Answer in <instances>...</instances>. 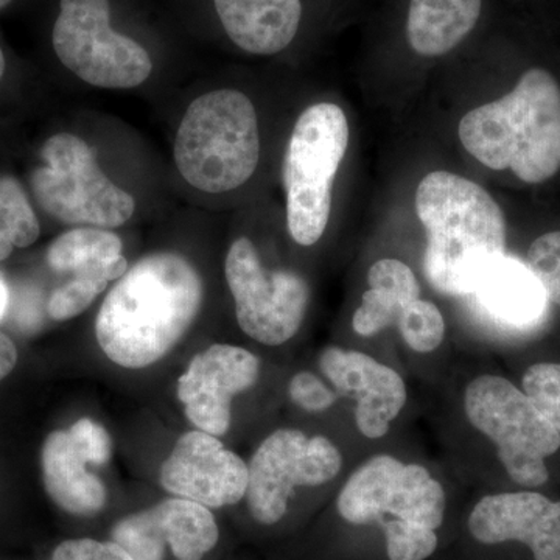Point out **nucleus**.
<instances>
[{
  "mask_svg": "<svg viewBox=\"0 0 560 560\" xmlns=\"http://www.w3.org/2000/svg\"><path fill=\"white\" fill-rule=\"evenodd\" d=\"M441 386L438 438L444 463L463 485L474 488L486 463L517 489L550 481L548 460L560 451V434L517 383L477 366L469 353L447 366Z\"/></svg>",
  "mask_w": 560,
  "mask_h": 560,
  "instance_id": "1",
  "label": "nucleus"
},
{
  "mask_svg": "<svg viewBox=\"0 0 560 560\" xmlns=\"http://www.w3.org/2000/svg\"><path fill=\"white\" fill-rule=\"evenodd\" d=\"M455 482L447 464L397 433L353 464L334 511L348 528L377 530L386 560H429L440 550Z\"/></svg>",
  "mask_w": 560,
  "mask_h": 560,
  "instance_id": "2",
  "label": "nucleus"
},
{
  "mask_svg": "<svg viewBox=\"0 0 560 560\" xmlns=\"http://www.w3.org/2000/svg\"><path fill=\"white\" fill-rule=\"evenodd\" d=\"M202 279L178 253L140 259L103 301L95 338L106 359L125 370H145L167 357L189 331L202 304Z\"/></svg>",
  "mask_w": 560,
  "mask_h": 560,
  "instance_id": "3",
  "label": "nucleus"
},
{
  "mask_svg": "<svg viewBox=\"0 0 560 560\" xmlns=\"http://www.w3.org/2000/svg\"><path fill=\"white\" fill-rule=\"evenodd\" d=\"M416 212L427 234L423 278L442 296L466 300L490 265L506 254L503 210L480 184L431 172L416 190Z\"/></svg>",
  "mask_w": 560,
  "mask_h": 560,
  "instance_id": "4",
  "label": "nucleus"
},
{
  "mask_svg": "<svg viewBox=\"0 0 560 560\" xmlns=\"http://www.w3.org/2000/svg\"><path fill=\"white\" fill-rule=\"evenodd\" d=\"M459 140L492 171H510L526 184H540L560 171V86L547 69L526 70L499 101L469 110Z\"/></svg>",
  "mask_w": 560,
  "mask_h": 560,
  "instance_id": "5",
  "label": "nucleus"
},
{
  "mask_svg": "<svg viewBox=\"0 0 560 560\" xmlns=\"http://www.w3.org/2000/svg\"><path fill=\"white\" fill-rule=\"evenodd\" d=\"M259 160V120L248 95L217 90L190 103L175 140L176 167L190 186L206 194L238 189Z\"/></svg>",
  "mask_w": 560,
  "mask_h": 560,
  "instance_id": "6",
  "label": "nucleus"
},
{
  "mask_svg": "<svg viewBox=\"0 0 560 560\" xmlns=\"http://www.w3.org/2000/svg\"><path fill=\"white\" fill-rule=\"evenodd\" d=\"M337 436L298 427L272 430L248 460L246 506L261 526H275L289 514L302 490L340 488L353 464L366 455Z\"/></svg>",
  "mask_w": 560,
  "mask_h": 560,
  "instance_id": "7",
  "label": "nucleus"
},
{
  "mask_svg": "<svg viewBox=\"0 0 560 560\" xmlns=\"http://www.w3.org/2000/svg\"><path fill=\"white\" fill-rule=\"evenodd\" d=\"M349 147V121L334 103H316L301 114L283 160L287 226L298 245L323 238L331 212V190Z\"/></svg>",
  "mask_w": 560,
  "mask_h": 560,
  "instance_id": "8",
  "label": "nucleus"
},
{
  "mask_svg": "<svg viewBox=\"0 0 560 560\" xmlns=\"http://www.w3.org/2000/svg\"><path fill=\"white\" fill-rule=\"evenodd\" d=\"M43 165L32 173L35 200L44 212L68 224L121 226L135 213V200L103 173L94 151L69 132L51 136L40 150Z\"/></svg>",
  "mask_w": 560,
  "mask_h": 560,
  "instance_id": "9",
  "label": "nucleus"
},
{
  "mask_svg": "<svg viewBox=\"0 0 560 560\" xmlns=\"http://www.w3.org/2000/svg\"><path fill=\"white\" fill-rule=\"evenodd\" d=\"M316 364L368 448L372 451L399 433L410 415L412 394L407 374L397 364L368 350L341 345L320 349Z\"/></svg>",
  "mask_w": 560,
  "mask_h": 560,
  "instance_id": "10",
  "label": "nucleus"
},
{
  "mask_svg": "<svg viewBox=\"0 0 560 560\" xmlns=\"http://www.w3.org/2000/svg\"><path fill=\"white\" fill-rule=\"evenodd\" d=\"M224 276L243 334L265 348H282L300 334L311 307V285L291 270L265 267L248 237L228 250Z\"/></svg>",
  "mask_w": 560,
  "mask_h": 560,
  "instance_id": "11",
  "label": "nucleus"
},
{
  "mask_svg": "<svg viewBox=\"0 0 560 560\" xmlns=\"http://www.w3.org/2000/svg\"><path fill=\"white\" fill-rule=\"evenodd\" d=\"M109 0H60L51 44L65 68L92 86L131 90L149 79L153 62L135 39L110 27Z\"/></svg>",
  "mask_w": 560,
  "mask_h": 560,
  "instance_id": "12",
  "label": "nucleus"
},
{
  "mask_svg": "<svg viewBox=\"0 0 560 560\" xmlns=\"http://www.w3.org/2000/svg\"><path fill=\"white\" fill-rule=\"evenodd\" d=\"M466 533L478 547L518 544L534 560H560V500L530 489L488 490L471 501Z\"/></svg>",
  "mask_w": 560,
  "mask_h": 560,
  "instance_id": "13",
  "label": "nucleus"
},
{
  "mask_svg": "<svg viewBox=\"0 0 560 560\" xmlns=\"http://www.w3.org/2000/svg\"><path fill=\"white\" fill-rule=\"evenodd\" d=\"M261 359L234 345H212L190 360L176 386L184 415L195 429L221 438L232 425V404L256 388Z\"/></svg>",
  "mask_w": 560,
  "mask_h": 560,
  "instance_id": "14",
  "label": "nucleus"
},
{
  "mask_svg": "<svg viewBox=\"0 0 560 560\" xmlns=\"http://www.w3.org/2000/svg\"><path fill=\"white\" fill-rule=\"evenodd\" d=\"M248 480V463L220 438L198 429L176 441L160 470V485L165 492L209 510L245 501Z\"/></svg>",
  "mask_w": 560,
  "mask_h": 560,
  "instance_id": "15",
  "label": "nucleus"
},
{
  "mask_svg": "<svg viewBox=\"0 0 560 560\" xmlns=\"http://www.w3.org/2000/svg\"><path fill=\"white\" fill-rule=\"evenodd\" d=\"M486 335L530 334L548 313L547 294L525 261L504 254L485 271L466 300Z\"/></svg>",
  "mask_w": 560,
  "mask_h": 560,
  "instance_id": "16",
  "label": "nucleus"
},
{
  "mask_svg": "<svg viewBox=\"0 0 560 560\" xmlns=\"http://www.w3.org/2000/svg\"><path fill=\"white\" fill-rule=\"evenodd\" d=\"M88 464L69 430L47 434L40 451L44 489L60 510L75 517H95L108 501V490Z\"/></svg>",
  "mask_w": 560,
  "mask_h": 560,
  "instance_id": "17",
  "label": "nucleus"
},
{
  "mask_svg": "<svg viewBox=\"0 0 560 560\" xmlns=\"http://www.w3.org/2000/svg\"><path fill=\"white\" fill-rule=\"evenodd\" d=\"M235 46L254 55H275L300 31L301 0H213Z\"/></svg>",
  "mask_w": 560,
  "mask_h": 560,
  "instance_id": "18",
  "label": "nucleus"
},
{
  "mask_svg": "<svg viewBox=\"0 0 560 560\" xmlns=\"http://www.w3.org/2000/svg\"><path fill=\"white\" fill-rule=\"evenodd\" d=\"M368 289L350 316V330L359 340H375L396 330L401 313L422 298V287L407 261L383 257L368 270Z\"/></svg>",
  "mask_w": 560,
  "mask_h": 560,
  "instance_id": "19",
  "label": "nucleus"
},
{
  "mask_svg": "<svg viewBox=\"0 0 560 560\" xmlns=\"http://www.w3.org/2000/svg\"><path fill=\"white\" fill-rule=\"evenodd\" d=\"M482 0H410L407 38L420 57H442L458 47L480 20Z\"/></svg>",
  "mask_w": 560,
  "mask_h": 560,
  "instance_id": "20",
  "label": "nucleus"
},
{
  "mask_svg": "<svg viewBox=\"0 0 560 560\" xmlns=\"http://www.w3.org/2000/svg\"><path fill=\"white\" fill-rule=\"evenodd\" d=\"M149 510L160 539L178 560H201L219 544L215 515L200 503L173 497Z\"/></svg>",
  "mask_w": 560,
  "mask_h": 560,
  "instance_id": "21",
  "label": "nucleus"
},
{
  "mask_svg": "<svg viewBox=\"0 0 560 560\" xmlns=\"http://www.w3.org/2000/svg\"><path fill=\"white\" fill-rule=\"evenodd\" d=\"M401 350L416 363H436L448 355V323L440 305L425 298L412 301L396 327Z\"/></svg>",
  "mask_w": 560,
  "mask_h": 560,
  "instance_id": "22",
  "label": "nucleus"
},
{
  "mask_svg": "<svg viewBox=\"0 0 560 560\" xmlns=\"http://www.w3.org/2000/svg\"><path fill=\"white\" fill-rule=\"evenodd\" d=\"M119 235L102 228L83 226L65 232L47 250V264L58 272H75L94 261L121 254Z\"/></svg>",
  "mask_w": 560,
  "mask_h": 560,
  "instance_id": "23",
  "label": "nucleus"
},
{
  "mask_svg": "<svg viewBox=\"0 0 560 560\" xmlns=\"http://www.w3.org/2000/svg\"><path fill=\"white\" fill-rule=\"evenodd\" d=\"M40 234L38 217L14 176H0V261L14 249L28 248Z\"/></svg>",
  "mask_w": 560,
  "mask_h": 560,
  "instance_id": "24",
  "label": "nucleus"
},
{
  "mask_svg": "<svg viewBox=\"0 0 560 560\" xmlns=\"http://www.w3.org/2000/svg\"><path fill=\"white\" fill-rule=\"evenodd\" d=\"M287 396L298 410L307 412V415L324 416L341 412L350 430L353 431L340 397L319 372L308 370L294 372L287 383Z\"/></svg>",
  "mask_w": 560,
  "mask_h": 560,
  "instance_id": "25",
  "label": "nucleus"
},
{
  "mask_svg": "<svg viewBox=\"0 0 560 560\" xmlns=\"http://www.w3.org/2000/svg\"><path fill=\"white\" fill-rule=\"evenodd\" d=\"M523 393L560 434V361H536L522 372Z\"/></svg>",
  "mask_w": 560,
  "mask_h": 560,
  "instance_id": "26",
  "label": "nucleus"
},
{
  "mask_svg": "<svg viewBox=\"0 0 560 560\" xmlns=\"http://www.w3.org/2000/svg\"><path fill=\"white\" fill-rule=\"evenodd\" d=\"M110 540L116 541L135 560H164L165 545L160 539L150 510L132 512L120 518L110 530Z\"/></svg>",
  "mask_w": 560,
  "mask_h": 560,
  "instance_id": "27",
  "label": "nucleus"
},
{
  "mask_svg": "<svg viewBox=\"0 0 560 560\" xmlns=\"http://www.w3.org/2000/svg\"><path fill=\"white\" fill-rule=\"evenodd\" d=\"M109 282L90 272H77L68 283L51 293L47 312L54 320H68L90 308L98 294L106 290Z\"/></svg>",
  "mask_w": 560,
  "mask_h": 560,
  "instance_id": "28",
  "label": "nucleus"
},
{
  "mask_svg": "<svg viewBox=\"0 0 560 560\" xmlns=\"http://www.w3.org/2000/svg\"><path fill=\"white\" fill-rule=\"evenodd\" d=\"M525 264L544 287L548 301L560 307V231L548 232L530 243Z\"/></svg>",
  "mask_w": 560,
  "mask_h": 560,
  "instance_id": "29",
  "label": "nucleus"
},
{
  "mask_svg": "<svg viewBox=\"0 0 560 560\" xmlns=\"http://www.w3.org/2000/svg\"><path fill=\"white\" fill-rule=\"evenodd\" d=\"M69 433L88 463L94 466L108 463L113 455V441L102 423L90 418H81L70 427Z\"/></svg>",
  "mask_w": 560,
  "mask_h": 560,
  "instance_id": "30",
  "label": "nucleus"
},
{
  "mask_svg": "<svg viewBox=\"0 0 560 560\" xmlns=\"http://www.w3.org/2000/svg\"><path fill=\"white\" fill-rule=\"evenodd\" d=\"M50 560H135L116 541L70 539L55 548Z\"/></svg>",
  "mask_w": 560,
  "mask_h": 560,
  "instance_id": "31",
  "label": "nucleus"
},
{
  "mask_svg": "<svg viewBox=\"0 0 560 560\" xmlns=\"http://www.w3.org/2000/svg\"><path fill=\"white\" fill-rule=\"evenodd\" d=\"M18 359H20V353H18L16 345L9 335L0 331V382L13 372Z\"/></svg>",
  "mask_w": 560,
  "mask_h": 560,
  "instance_id": "32",
  "label": "nucleus"
},
{
  "mask_svg": "<svg viewBox=\"0 0 560 560\" xmlns=\"http://www.w3.org/2000/svg\"><path fill=\"white\" fill-rule=\"evenodd\" d=\"M10 301L11 294L9 283L2 282L0 283V323L5 318L7 312H9Z\"/></svg>",
  "mask_w": 560,
  "mask_h": 560,
  "instance_id": "33",
  "label": "nucleus"
},
{
  "mask_svg": "<svg viewBox=\"0 0 560 560\" xmlns=\"http://www.w3.org/2000/svg\"><path fill=\"white\" fill-rule=\"evenodd\" d=\"M7 61L5 55H3V50L0 49V80H2L3 73H5Z\"/></svg>",
  "mask_w": 560,
  "mask_h": 560,
  "instance_id": "34",
  "label": "nucleus"
},
{
  "mask_svg": "<svg viewBox=\"0 0 560 560\" xmlns=\"http://www.w3.org/2000/svg\"><path fill=\"white\" fill-rule=\"evenodd\" d=\"M10 2L11 0H0V10L5 9V7L9 5Z\"/></svg>",
  "mask_w": 560,
  "mask_h": 560,
  "instance_id": "35",
  "label": "nucleus"
},
{
  "mask_svg": "<svg viewBox=\"0 0 560 560\" xmlns=\"http://www.w3.org/2000/svg\"><path fill=\"white\" fill-rule=\"evenodd\" d=\"M2 282H7V280H5V278H3L2 272H0V283H2Z\"/></svg>",
  "mask_w": 560,
  "mask_h": 560,
  "instance_id": "36",
  "label": "nucleus"
}]
</instances>
